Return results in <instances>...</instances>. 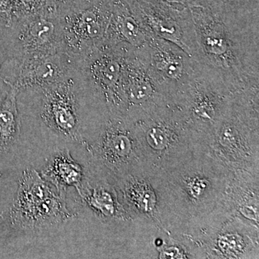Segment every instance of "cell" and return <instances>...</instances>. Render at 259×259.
I'll list each match as a JSON object with an SVG mask.
<instances>
[{
    "mask_svg": "<svg viewBox=\"0 0 259 259\" xmlns=\"http://www.w3.org/2000/svg\"><path fill=\"white\" fill-rule=\"evenodd\" d=\"M232 175L219 160L203 153L156 177L162 228L194 258H204L207 243L233 218L228 202Z\"/></svg>",
    "mask_w": 259,
    "mask_h": 259,
    "instance_id": "obj_1",
    "label": "cell"
},
{
    "mask_svg": "<svg viewBox=\"0 0 259 259\" xmlns=\"http://www.w3.org/2000/svg\"><path fill=\"white\" fill-rule=\"evenodd\" d=\"M198 59L233 91L259 80V13L221 7L190 8Z\"/></svg>",
    "mask_w": 259,
    "mask_h": 259,
    "instance_id": "obj_2",
    "label": "cell"
},
{
    "mask_svg": "<svg viewBox=\"0 0 259 259\" xmlns=\"http://www.w3.org/2000/svg\"><path fill=\"white\" fill-rule=\"evenodd\" d=\"M134 125L146 166L156 173H168L197 155L209 153L204 136L173 104L158 107Z\"/></svg>",
    "mask_w": 259,
    "mask_h": 259,
    "instance_id": "obj_3",
    "label": "cell"
},
{
    "mask_svg": "<svg viewBox=\"0 0 259 259\" xmlns=\"http://www.w3.org/2000/svg\"><path fill=\"white\" fill-rule=\"evenodd\" d=\"M207 144L209 154L232 171L259 175V82L233 92Z\"/></svg>",
    "mask_w": 259,
    "mask_h": 259,
    "instance_id": "obj_4",
    "label": "cell"
},
{
    "mask_svg": "<svg viewBox=\"0 0 259 259\" xmlns=\"http://www.w3.org/2000/svg\"><path fill=\"white\" fill-rule=\"evenodd\" d=\"M83 144L94 171L115 183L147 168L134 122L124 116L105 112L95 139Z\"/></svg>",
    "mask_w": 259,
    "mask_h": 259,
    "instance_id": "obj_5",
    "label": "cell"
},
{
    "mask_svg": "<svg viewBox=\"0 0 259 259\" xmlns=\"http://www.w3.org/2000/svg\"><path fill=\"white\" fill-rule=\"evenodd\" d=\"M65 196L55 193L35 170H25L10 208L12 226L23 231H36L71 221L75 214L66 207Z\"/></svg>",
    "mask_w": 259,
    "mask_h": 259,
    "instance_id": "obj_6",
    "label": "cell"
},
{
    "mask_svg": "<svg viewBox=\"0 0 259 259\" xmlns=\"http://www.w3.org/2000/svg\"><path fill=\"white\" fill-rule=\"evenodd\" d=\"M233 94L223 75L203 64L197 76L175 97L174 105L207 142L231 105Z\"/></svg>",
    "mask_w": 259,
    "mask_h": 259,
    "instance_id": "obj_7",
    "label": "cell"
},
{
    "mask_svg": "<svg viewBox=\"0 0 259 259\" xmlns=\"http://www.w3.org/2000/svg\"><path fill=\"white\" fill-rule=\"evenodd\" d=\"M134 48L121 44L99 46L76 60L78 72L105 105L106 111L120 115L122 86L127 59Z\"/></svg>",
    "mask_w": 259,
    "mask_h": 259,
    "instance_id": "obj_8",
    "label": "cell"
},
{
    "mask_svg": "<svg viewBox=\"0 0 259 259\" xmlns=\"http://www.w3.org/2000/svg\"><path fill=\"white\" fill-rule=\"evenodd\" d=\"M127 4L150 36L171 42L197 60L198 47L190 8L165 0H133Z\"/></svg>",
    "mask_w": 259,
    "mask_h": 259,
    "instance_id": "obj_9",
    "label": "cell"
},
{
    "mask_svg": "<svg viewBox=\"0 0 259 259\" xmlns=\"http://www.w3.org/2000/svg\"><path fill=\"white\" fill-rule=\"evenodd\" d=\"M140 49L153 81L172 104L203 66L175 44L156 37H150Z\"/></svg>",
    "mask_w": 259,
    "mask_h": 259,
    "instance_id": "obj_10",
    "label": "cell"
},
{
    "mask_svg": "<svg viewBox=\"0 0 259 259\" xmlns=\"http://www.w3.org/2000/svg\"><path fill=\"white\" fill-rule=\"evenodd\" d=\"M112 0H89L59 15L63 47L75 60L103 40L112 13Z\"/></svg>",
    "mask_w": 259,
    "mask_h": 259,
    "instance_id": "obj_11",
    "label": "cell"
},
{
    "mask_svg": "<svg viewBox=\"0 0 259 259\" xmlns=\"http://www.w3.org/2000/svg\"><path fill=\"white\" fill-rule=\"evenodd\" d=\"M167 104L172 103L153 81L141 49H134L124 72L120 115L134 122Z\"/></svg>",
    "mask_w": 259,
    "mask_h": 259,
    "instance_id": "obj_12",
    "label": "cell"
},
{
    "mask_svg": "<svg viewBox=\"0 0 259 259\" xmlns=\"http://www.w3.org/2000/svg\"><path fill=\"white\" fill-rule=\"evenodd\" d=\"M40 89L42 93L40 115L44 123L64 139L83 144L73 76Z\"/></svg>",
    "mask_w": 259,
    "mask_h": 259,
    "instance_id": "obj_13",
    "label": "cell"
},
{
    "mask_svg": "<svg viewBox=\"0 0 259 259\" xmlns=\"http://www.w3.org/2000/svg\"><path fill=\"white\" fill-rule=\"evenodd\" d=\"M18 61L64 50L59 15H37L15 20Z\"/></svg>",
    "mask_w": 259,
    "mask_h": 259,
    "instance_id": "obj_14",
    "label": "cell"
},
{
    "mask_svg": "<svg viewBox=\"0 0 259 259\" xmlns=\"http://www.w3.org/2000/svg\"><path fill=\"white\" fill-rule=\"evenodd\" d=\"M156 175L146 168L117 181L115 185L126 208L135 218L164 231L160 221Z\"/></svg>",
    "mask_w": 259,
    "mask_h": 259,
    "instance_id": "obj_15",
    "label": "cell"
},
{
    "mask_svg": "<svg viewBox=\"0 0 259 259\" xmlns=\"http://www.w3.org/2000/svg\"><path fill=\"white\" fill-rule=\"evenodd\" d=\"M78 73L74 58L65 50L19 61L18 74L12 84L18 91L60 82Z\"/></svg>",
    "mask_w": 259,
    "mask_h": 259,
    "instance_id": "obj_16",
    "label": "cell"
},
{
    "mask_svg": "<svg viewBox=\"0 0 259 259\" xmlns=\"http://www.w3.org/2000/svg\"><path fill=\"white\" fill-rule=\"evenodd\" d=\"M93 174L95 175L94 178H89L86 175L76 190L83 204L99 221L105 223L138 221L149 225L136 219L128 212L115 182L96 172Z\"/></svg>",
    "mask_w": 259,
    "mask_h": 259,
    "instance_id": "obj_17",
    "label": "cell"
},
{
    "mask_svg": "<svg viewBox=\"0 0 259 259\" xmlns=\"http://www.w3.org/2000/svg\"><path fill=\"white\" fill-rule=\"evenodd\" d=\"M205 258H258V230L232 218L207 243Z\"/></svg>",
    "mask_w": 259,
    "mask_h": 259,
    "instance_id": "obj_18",
    "label": "cell"
},
{
    "mask_svg": "<svg viewBox=\"0 0 259 259\" xmlns=\"http://www.w3.org/2000/svg\"><path fill=\"white\" fill-rule=\"evenodd\" d=\"M258 175L234 170L228 192L233 218L258 230Z\"/></svg>",
    "mask_w": 259,
    "mask_h": 259,
    "instance_id": "obj_19",
    "label": "cell"
},
{
    "mask_svg": "<svg viewBox=\"0 0 259 259\" xmlns=\"http://www.w3.org/2000/svg\"><path fill=\"white\" fill-rule=\"evenodd\" d=\"M150 37L129 5L123 0H112L111 16L100 46L112 47L126 44L137 49L144 47Z\"/></svg>",
    "mask_w": 259,
    "mask_h": 259,
    "instance_id": "obj_20",
    "label": "cell"
},
{
    "mask_svg": "<svg viewBox=\"0 0 259 259\" xmlns=\"http://www.w3.org/2000/svg\"><path fill=\"white\" fill-rule=\"evenodd\" d=\"M42 177L66 194L69 187L78 188L86 177L84 170L71 157L69 150L58 151L49 158L42 171Z\"/></svg>",
    "mask_w": 259,
    "mask_h": 259,
    "instance_id": "obj_21",
    "label": "cell"
},
{
    "mask_svg": "<svg viewBox=\"0 0 259 259\" xmlns=\"http://www.w3.org/2000/svg\"><path fill=\"white\" fill-rule=\"evenodd\" d=\"M10 87L5 98L0 102V152L5 153L19 140L20 118L17 107V96L20 92L11 82L4 79Z\"/></svg>",
    "mask_w": 259,
    "mask_h": 259,
    "instance_id": "obj_22",
    "label": "cell"
},
{
    "mask_svg": "<svg viewBox=\"0 0 259 259\" xmlns=\"http://www.w3.org/2000/svg\"><path fill=\"white\" fill-rule=\"evenodd\" d=\"M47 13H56L49 0H13V23L15 20Z\"/></svg>",
    "mask_w": 259,
    "mask_h": 259,
    "instance_id": "obj_23",
    "label": "cell"
},
{
    "mask_svg": "<svg viewBox=\"0 0 259 259\" xmlns=\"http://www.w3.org/2000/svg\"><path fill=\"white\" fill-rule=\"evenodd\" d=\"M168 3H176L188 8H207L215 9L221 7L228 6L226 0H165Z\"/></svg>",
    "mask_w": 259,
    "mask_h": 259,
    "instance_id": "obj_24",
    "label": "cell"
},
{
    "mask_svg": "<svg viewBox=\"0 0 259 259\" xmlns=\"http://www.w3.org/2000/svg\"><path fill=\"white\" fill-rule=\"evenodd\" d=\"M52 8L58 15L78 8L89 0H49Z\"/></svg>",
    "mask_w": 259,
    "mask_h": 259,
    "instance_id": "obj_25",
    "label": "cell"
},
{
    "mask_svg": "<svg viewBox=\"0 0 259 259\" xmlns=\"http://www.w3.org/2000/svg\"><path fill=\"white\" fill-rule=\"evenodd\" d=\"M13 0H0V15L8 28H10L13 23Z\"/></svg>",
    "mask_w": 259,
    "mask_h": 259,
    "instance_id": "obj_26",
    "label": "cell"
},
{
    "mask_svg": "<svg viewBox=\"0 0 259 259\" xmlns=\"http://www.w3.org/2000/svg\"><path fill=\"white\" fill-rule=\"evenodd\" d=\"M228 3L238 9L259 12V0H228Z\"/></svg>",
    "mask_w": 259,
    "mask_h": 259,
    "instance_id": "obj_27",
    "label": "cell"
},
{
    "mask_svg": "<svg viewBox=\"0 0 259 259\" xmlns=\"http://www.w3.org/2000/svg\"><path fill=\"white\" fill-rule=\"evenodd\" d=\"M2 66H3V58H2L1 55H0V72H1Z\"/></svg>",
    "mask_w": 259,
    "mask_h": 259,
    "instance_id": "obj_28",
    "label": "cell"
},
{
    "mask_svg": "<svg viewBox=\"0 0 259 259\" xmlns=\"http://www.w3.org/2000/svg\"><path fill=\"white\" fill-rule=\"evenodd\" d=\"M123 1L126 2L127 3H131V1H133V0H123Z\"/></svg>",
    "mask_w": 259,
    "mask_h": 259,
    "instance_id": "obj_29",
    "label": "cell"
}]
</instances>
